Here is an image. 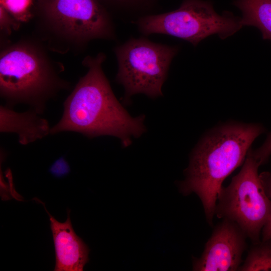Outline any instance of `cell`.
Segmentation results:
<instances>
[{"instance_id":"cell-1","label":"cell","mask_w":271,"mask_h":271,"mask_svg":"<svg viewBox=\"0 0 271 271\" xmlns=\"http://www.w3.org/2000/svg\"><path fill=\"white\" fill-rule=\"evenodd\" d=\"M105 55L87 56L82 61L88 69L64 103L62 117L51 133L76 131L90 138L112 136L127 147L132 137L145 130L144 116L131 117L115 97L102 64Z\"/></svg>"},{"instance_id":"cell-2","label":"cell","mask_w":271,"mask_h":271,"mask_svg":"<svg viewBox=\"0 0 271 271\" xmlns=\"http://www.w3.org/2000/svg\"><path fill=\"white\" fill-rule=\"evenodd\" d=\"M264 131L260 124L227 121L207 131L193 151L185 179L178 186L183 195L198 196L210 226L223 182L243 163L253 142Z\"/></svg>"},{"instance_id":"cell-3","label":"cell","mask_w":271,"mask_h":271,"mask_svg":"<svg viewBox=\"0 0 271 271\" xmlns=\"http://www.w3.org/2000/svg\"><path fill=\"white\" fill-rule=\"evenodd\" d=\"M53 63L34 42L24 40L7 47L0 55L1 96L41 110L44 101L64 84Z\"/></svg>"},{"instance_id":"cell-4","label":"cell","mask_w":271,"mask_h":271,"mask_svg":"<svg viewBox=\"0 0 271 271\" xmlns=\"http://www.w3.org/2000/svg\"><path fill=\"white\" fill-rule=\"evenodd\" d=\"M251 151L240 171L219 192L215 216L235 223L255 243L260 241L262 229L269 219L271 201L258 173L260 166Z\"/></svg>"},{"instance_id":"cell-5","label":"cell","mask_w":271,"mask_h":271,"mask_svg":"<svg viewBox=\"0 0 271 271\" xmlns=\"http://www.w3.org/2000/svg\"><path fill=\"white\" fill-rule=\"evenodd\" d=\"M136 23L145 35H170L187 41L194 46L213 35L225 39L243 27L241 18L229 12L219 15L211 2L202 0H184L176 10L146 16Z\"/></svg>"},{"instance_id":"cell-6","label":"cell","mask_w":271,"mask_h":271,"mask_svg":"<svg viewBox=\"0 0 271 271\" xmlns=\"http://www.w3.org/2000/svg\"><path fill=\"white\" fill-rule=\"evenodd\" d=\"M178 49L144 38H132L114 51L118 69L116 81L123 85L124 100L143 93L152 98L163 95L162 87Z\"/></svg>"},{"instance_id":"cell-7","label":"cell","mask_w":271,"mask_h":271,"mask_svg":"<svg viewBox=\"0 0 271 271\" xmlns=\"http://www.w3.org/2000/svg\"><path fill=\"white\" fill-rule=\"evenodd\" d=\"M42 23L50 35L75 46L114 37L112 22L96 0H48Z\"/></svg>"},{"instance_id":"cell-8","label":"cell","mask_w":271,"mask_h":271,"mask_svg":"<svg viewBox=\"0 0 271 271\" xmlns=\"http://www.w3.org/2000/svg\"><path fill=\"white\" fill-rule=\"evenodd\" d=\"M246 234L234 222L223 219L217 224L201 255L193 257L195 271L238 270L247 247Z\"/></svg>"},{"instance_id":"cell-9","label":"cell","mask_w":271,"mask_h":271,"mask_svg":"<svg viewBox=\"0 0 271 271\" xmlns=\"http://www.w3.org/2000/svg\"><path fill=\"white\" fill-rule=\"evenodd\" d=\"M43 204L50 219L55 250V271H82L89 261V249L83 240L75 233L70 217V210H67V218L64 222L57 220Z\"/></svg>"},{"instance_id":"cell-10","label":"cell","mask_w":271,"mask_h":271,"mask_svg":"<svg viewBox=\"0 0 271 271\" xmlns=\"http://www.w3.org/2000/svg\"><path fill=\"white\" fill-rule=\"evenodd\" d=\"M1 115V131L17 132L23 144L40 138L49 131L47 121L34 113H16L2 106Z\"/></svg>"},{"instance_id":"cell-11","label":"cell","mask_w":271,"mask_h":271,"mask_svg":"<svg viewBox=\"0 0 271 271\" xmlns=\"http://www.w3.org/2000/svg\"><path fill=\"white\" fill-rule=\"evenodd\" d=\"M233 5L242 13L243 26H253L263 39L271 41V0H236Z\"/></svg>"},{"instance_id":"cell-12","label":"cell","mask_w":271,"mask_h":271,"mask_svg":"<svg viewBox=\"0 0 271 271\" xmlns=\"http://www.w3.org/2000/svg\"><path fill=\"white\" fill-rule=\"evenodd\" d=\"M239 271H271V238L252 243Z\"/></svg>"},{"instance_id":"cell-13","label":"cell","mask_w":271,"mask_h":271,"mask_svg":"<svg viewBox=\"0 0 271 271\" xmlns=\"http://www.w3.org/2000/svg\"><path fill=\"white\" fill-rule=\"evenodd\" d=\"M2 6L18 23L28 22L33 17V0H1Z\"/></svg>"},{"instance_id":"cell-14","label":"cell","mask_w":271,"mask_h":271,"mask_svg":"<svg viewBox=\"0 0 271 271\" xmlns=\"http://www.w3.org/2000/svg\"><path fill=\"white\" fill-rule=\"evenodd\" d=\"M260 176L266 194L271 201V171L262 172ZM271 238V212L269 219L264 226L261 236V240Z\"/></svg>"},{"instance_id":"cell-15","label":"cell","mask_w":271,"mask_h":271,"mask_svg":"<svg viewBox=\"0 0 271 271\" xmlns=\"http://www.w3.org/2000/svg\"><path fill=\"white\" fill-rule=\"evenodd\" d=\"M251 155L259 166L267 161L271 156V132L267 136L260 147L254 151H251Z\"/></svg>"},{"instance_id":"cell-16","label":"cell","mask_w":271,"mask_h":271,"mask_svg":"<svg viewBox=\"0 0 271 271\" xmlns=\"http://www.w3.org/2000/svg\"><path fill=\"white\" fill-rule=\"evenodd\" d=\"M15 19L1 6H0V27L1 30L8 35L16 30L20 26Z\"/></svg>"},{"instance_id":"cell-17","label":"cell","mask_w":271,"mask_h":271,"mask_svg":"<svg viewBox=\"0 0 271 271\" xmlns=\"http://www.w3.org/2000/svg\"><path fill=\"white\" fill-rule=\"evenodd\" d=\"M50 171L54 176L61 177L69 172L70 167L65 159L60 158L51 166Z\"/></svg>"}]
</instances>
